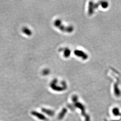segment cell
Here are the masks:
<instances>
[{"label":"cell","instance_id":"1","mask_svg":"<svg viewBox=\"0 0 121 121\" xmlns=\"http://www.w3.org/2000/svg\"><path fill=\"white\" fill-rule=\"evenodd\" d=\"M31 114L40 120L45 121L48 120V118L45 116L43 115V114L35 111H32L31 112Z\"/></svg>","mask_w":121,"mask_h":121},{"label":"cell","instance_id":"2","mask_svg":"<svg viewBox=\"0 0 121 121\" xmlns=\"http://www.w3.org/2000/svg\"><path fill=\"white\" fill-rule=\"evenodd\" d=\"M42 112H43L46 114H47V115L51 116V117H53V116H54L55 114V112H54V111L51 110L43 108L42 109Z\"/></svg>","mask_w":121,"mask_h":121},{"label":"cell","instance_id":"3","mask_svg":"<svg viewBox=\"0 0 121 121\" xmlns=\"http://www.w3.org/2000/svg\"><path fill=\"white\" fill-rule=\"evenodd\" d=\"M66 112V109L65 108L63 109V110H62V111L60 112V114L58 115V119L60 120L62 119L65 115Z\"/></svg>","mask_w":121,"mask_h":121}]
</instances>
